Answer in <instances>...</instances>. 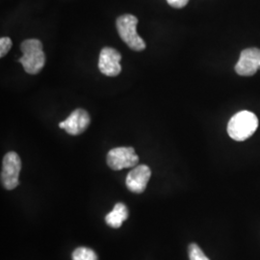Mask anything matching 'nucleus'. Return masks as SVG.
Returning <instances> with one entry per match:
<instances>
[{
    "mask_svg": "<svg viewBox=\"0 0 260 260\" xmlns=\"http://www.w3.org/2000/svg\"><path fill=\"white\" fill-rule=\"evenodd\" d=\"M13 46L12 40L9 37H2L0 39V57L3 58L9 52Z\"/></svg>",
    "mask_w": 260,
    "mask_h": 260,
    "instance_id": "nucleus-13",
    "label": "nucleus"
},
{
    "mask_svg": "<svg viewBox=\"0 0 260 260\" xmlns=\"http://www.w3.org/2000/svg\"><path fill=\"white\" fill-rule=\"evenodd\" d=\"M128 218V210L125 205L119 203L114 209L105 217V222L113 229L121 228L122 223Z\"/></svg>",
    "mask_w": 260,
    "mask_h": 260,
    "instance_id": "nucleus-10",
    "label": "nucleus"
},
{
    "mask_svg": "<svg viewBox=\"0 0 260 260\" xmlns=\"http://www.w3.org/2000/svg\"><path fill=\"white\" fill-rule=\"evenodd\" d=\"M20 170L21 161L19 154L15 151H10L2 160L1 183L5 189L13 190L18 187Z\"/></svg>",
    "mask_w": 260,
    "mask_h": 260,
    "instance_id": "nucleus-4",
    "label": "nucleus"
},
{
    "mask_svg": "<svg viewBox=\"0 0 260 260\" xmlns=\"http://www.w3.org/2000/svg\"><path fill=\"white\" fill-rule=\"evenodd\" d=\"M168 4L174 8L181 9L188 4L189 0H167Z\"/></svg>",
    "mask_w": 260,
    "mask_h": 260,
    "instance_id": "nucleus-14",
    "label": "nucleus"
},
{
    "mask_svg": "<svg viewBox=\"0 0 260 260\" xmlns=\"http://www.w3.org/2000/svg\"><path fill=\"white\" fill-rule=\"evenodd\" d=\"M73 260H98V255L92 249L79 247L72 254Z\"/></svg>",
    "mask_w": 260,
    "mask_h": 260,
    "instance_id": "nucleus-11",
    "label": "nucleus"
},
{
    "mask_svg": "<svg viewBox=\"0 0 260 260\" xmlns=\"http://www.w3.org/2000/svg\"><path fill=\"white\" fill-rule=\"evenodd\" d=\"M91 118L88 112L81 108H78L66 119L65 121L59 123V127L65 129L70 135H79L83 133L90 125Z\"/></svg>",
    "mask_w": 260,
    "mask_h": 260,
    "instance_id": "nucleus-8",
    "label": "nucleus"
},
{
    "mask_svg": "<svg viewBox=\"0 0 260 260\" xmlns=\"http://www.w3.org/2000/svg\"><path fill=\"white\" fill-rule=\"evenodd\" d=\"M20 49L22 56L19 62L29 75H37L46 64V54L43 50V44L37 39H28L21 43Z\"/></svg>",
    "mask_w": 260,
    "mask_h": 260,
    "instance_id": "nucleus-1",
    "label": "nucleus"
},
{
    "mask_svg": "<svg viewBox=\"0 0 260 260\" xmlns=\"http://www.w3.org/2000/svg\"><path fill=\"white\" fill-rule=\"evenodd\" d=\"M260 71V49L256 47L242 50L240 58L235 65V72L241 76H251Z\"/></svg>",
    "mask_w": 260,
    "mask_h": 260,
    "instance_id": "nucleus-6",
    "label": "nucleus"
},
{
    "mask_svg": "<svg viewBox=\"0 0 260 260\" xmlns=\"http://www.w3.org/2000/svg\"><path fill=\"white\" fill-rule=\"evenodd\" d=\"M117 30L121 40L135 51H142L146 48L145 41L137 33L138 19L130 14H125L117 19Z\"/></svg>",
    "mask_w": 260,
    "mask_h": 260,
    "instance_id": "nucleus-3",
    "label": "nucleus"
},
{
    "mask_svg": "<svg viewBox=\"0 0 260 260\" xmlns=\"http://www.w3.org/2000/svg\"><path fill=\"white\" fill-rule=\"evenodd\" d=\"M188 254L190 260H210L202 251V249L195 244H190L188 247Z\"/></svg>",
    "mask_w": 260,
    "mask_h": 260,
    "instance_id": "nucleus-12",
    "label": "nucleus"
},
{
    "mask_svg": "<svg viewBox=\"0 0 260 260\" xmlns=\"http://www.w3.org/2000/svg\"><path fill=\"white\" fill-rule=\"evenodd\" d=\"M258 127L257 117L250 111L235 114L228 124V133L232 139L242 142L250 138Z\"/></svg>",
    "mask_w": 260,
    "mask_h": 260,
    "instance_id": "nucleus-2",
    "label": "nucleus"
},
{
    "mask_svg": "<svg viewBox=\"0 0 260 260\" xmlns=\"http://www.w3.org/2000/svg\"><path fill=\"white\" fill-rule=\"evenodd\" d=\"M150 177L151 171L147 165H138L130 171L125 179V184L132 193L141 194L146 190Z\"/></svg>",
    "mask_w": 260,
    "mask_h": 260,
    "instance_id": "nucleus-9",
    "label": "nucleus"
},
{
    "mask_svg": "<svg viewBox=\"0 0 260 260\" xmlns=\"http://www.w3.org/2000/svg\"><path fill=\"white\" fill-rule=\"evenodd\" d=\"M107 165L114 171L126 168L136 167L139 163V156L131 147H121L113 149L107 154Z\"/></svg>",
    "mask_w": 260,
    "mask_h": 260,
    "instance_id": "nucleus-5",
    "label": "nucleus"
},
{
    "mask_svg": "<svg viewBox=\"0 0 260 260\" xmlns=\"http://www.w3.org/2000/svg\"><path fill=\"white\" fill-rule=\"evenodd\" d=\"M121 53L112 47H103L99 59V70L106 76H117L121 72Z\"/></svg>",
    "mask_w": 260,
    "mask_h": 260,
    "instance_id": "nucleus-7",
    "label": "nucleus"
}]
</instances>
